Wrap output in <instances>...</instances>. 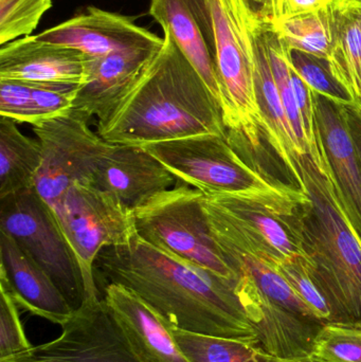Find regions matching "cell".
Instances as JSON below:
<instances>
[{
	"label": "cell",
	"instance_id": "cell-1",
	"mask_svg": "<svg viewBox=\"0 0 361 362\" xmlns=\"http://www.w3.org/2000/svg\"><path fill=\"white\" fill-rule=\"evenodd\" d=\"M97 279L131 289L178 329L260 344L237 296L239 280L182 261L138 234L126 245L101 251L95 261Z\"/></svg>",
	"mask_w": 361,
	"mask_h": 362
},
{
	"label": "cell",
	"instance_id": "cell-2",
	"mask_svg": "<svg viewBox=\"0 0 361 362\" xmlns=\"http://www.w3.org/2000/svg\"><path fill=\"white\" fill-rule=\"evenodd\" d=\"M95 125L108 144L125 146L227 136L220 103L167 33L133 88Z\"/></svg>",
	"mask_w": 361,
	"mask_h": 362
},
{
	"label": "cell",
	"instance_id": "cell-3",
	"mask_svg": "<svg viewBox=\"0 0 361 362\" xmlns=\"http://www.w3.org/2000/svg\"><path fill=\"white\" fill-rule=\"evenodd\" d=\"M307 266L331 310V322L361 327V242L326 172L309 154L297 157Z\"/></svg>",
	"mask_w": 361,
	"mask_h": 362
},
{
	"label": "cell",
	"instance_id": "cell-4",
	"mask_svg": "<svg viewBox=\"0 0 361 362\" xmlns=\"http://www.w3.org/2000/svg\"><path fill=\"white\" fill-rule=\"evenodd\" d=\"M307 195L294 185L239 194L203 196L214 240L223 253L250 255L277 266L304 257L303 206Z\"/></svg>",
	"mask_w": 361,
	"mask_h": 362
},
{
	"label": "cell",
	"instance_id": "cell-5",
	"mask_svg": "<svg viewBox=\"0 0 361 362\" xmlns=\"http://www.w3.org/2000/svg\"><path fill=\"white\" fill-rule=\"evenodd\" d=\"M214 30V59L228 138L258 150L263 131L256 95L254 33L260 17L250 0H208Z\"/></svg>",
	"mask_w": 361,
	"mask_h": 362
},
{
	"label": "cell",
	"instance_id": "cell-6",
	"mask_svg": "<svg viewBox=\"0 0 361 362\" xmlns=\"http://www.w3.org/2000/svg\"><path fill=\"white\" fill-rule=\"evenodd\" d=\"M203 193L178 181L133 210L138 235L156 248L223 278L239 276L214 240L203 204Z\"/></svg>",
	"mask_w": 361,
	"mask_h": 362
},
{
	"label": "cell",
	"instance_id": "cell-7",
	"mask_svg": "<svg viewBox=\"0 0 361 362\" xmlns=\"http://www.w3.org/2000/svg\"><path fill=\"white\" fill-rule=\"evenodd\" d=\"M52 211L80 267L84 301L100 299L95 261L103 249L126 245L137 234L133 210L91 183H76Z\"/></svg>",
	"mask_w": 361,
	"mask_h": 362
},
{
	"label": "cell",
	"instance_id": "cell-8",
	"mask_svg": "<svg viewBox=\"0 0 361 362\" xmlns=\"http://www.w3.org/2000/svg\"><path fill=\"white\" fill-rule=\"evenodd\" d=\"M142 146L178 181L205 195L248 193L282 185L244 158L229 142L228 135L205 134Z\"/></svg>",
	"mask_w": 361,
	"mask_h": 362
},
{
	"label": "cell",
	"instance_id": "cell-9",
	"mask_svg": "<svg viewBox=\"0 0 361 362\" xmlns=\"http://www.w3.org/2000/svg\"><path fill=\"white\" fill-rule=\"evenodd\" d=\"M90 120L71 108L32 125L42 156L34 189L52 210L71 185H93L100 163L114 148L90 129Z\"/></svg>",
	"mask_w": 361,
	"mask_h": 362
},
{
	"label": "cell",
	"instance_id": "cell-10",
	"mask_svg": "<svg viewBox=\"0 0 361 362\" xmlns=\"http://www.w3.org/2000/svg\"><path fill=\"white\" fill-rule=\"evenodd\" d=\"M0 231L14 238L55 283L73 310L84 302L82 274L52 209L34 187L0 199Z\"/></svg>",
	"mask_w": 361,
	"mask_h": 362
},
{
	"label": "cell",
	"instance_id": "cell-11",
	"mask_svg": "<svg viewBox=\"0 0 361 362\" xmlns=\"http://www.w3.org/2000/svg\"><path fill=\"white\" fill-rule=\"evenodd\" d=\"M61 335L34 346L35 362H143L103 298L85 300L61 327Z\"/></svg>",
	"mask_w": 361,
	"mask_h": 362
},
{
	"label": "cell",
	"instance_id": "cell-12",
	"mask_svg": "<svg viewBox=\"0 0 361 362\" xmlns=\"http://www.w3.org/2000/svg\"><path fill=\"white\" fill-rule=\"evenodd\" d=\"M315 131L324 168L361 242V167L343 104L313 91Z\"/></svg>",
	"mask_w": 361,
	"mask_h": 362
},
{
	"label": "cell",
	"instance_id": "cell-13",
	"mask_svg": "<svg viewBox=\"0 0 361 362\" xmlns=\"http://www.w3.org/2000/svg\"><path fill=\"white\" fill-rule=\"evenodd\" d=\"M42 42L61 45L99 57L136 49H158L163 37L140 27L134 18L88 6L84 12L36 34Z\"/></svg>",
	"mask_w": 361,
	"mask_h": 362
},
{
	"label": "cell",
	"instance_id": "cell-14",
	"mask_svg": "<svg viewBox=\"0 0 361 362\" xmlns=\"http://www.w3.org/2000/svg\"><path fill=\"white\" fill-rule=\"evenodd\" d=\"M237 293L246 315L258 332L261 346L281 361L309 359L314 340L324 325L307 320L263 295L239 274Z\"/></svg>",
	"mask_w": 361,
	"mask_h": 362
},
{
	"label": "cell",
	"instance_id": "cell-15",
	"mask_svg": "<svg viewBox=\"0 0 361 362\" xmlns=\"http://www.w3.org/2000/svg\"><path fill=\"white\" fill-rule=\"evenodd\" d=\"M88 76V57L61 45L25 36L0 49V78L40 84L82 86Z\"/></svg>",
	"mask_w": 361,
	"mask_h": 362
},
{
	"label": "cell",
	"instance_id": "cell-16",
	"mask_svg": "<svg viewBox=\"0 0 361 362\" xmlns=\"http://www.w3.org/2000/svg\"><path fill=\"white\" fill-rule=\"evenodd\" d=\"M148 14L172 36L220 105L213 21L208 0H150Z\"/></svg>",
	"mask_w": 361,
	"mask_h": 362
},
{
	"label": "cell",
	"instance_id": "cell-17",
	"mask_svg": "<svg viewBox=\"0 0 361 362\" xmlns=\"http://www.w3.org/2000/svg\"><path fill=\"white\" fill-rule=\"evenodd\" d=\"M0 282L18 308L63 327L74 310L49 274L27 255L12 236L0 231Z\"/></svg>",
	"mask_w": 361,
	"mask_h": 362
},
{
	"label": "cell",
	"instance_id": "cell-18",
	"mask_svg": "<svg viewBox=\"0 0 361 362\" xmlns=\"http://www.w3.org/2000/svg\"><path fill=\"white\" fill-rule=\"evenodd\" d=\"M177 182V178L143 146L125 144H114L93 180L95 187L112 194L131 210Z\"/></svg>",
	"mask_w": 361,
	"mask_h": 362
},
{
	"label": "cell",
	"instance_id": "cell-19",
	"mask_svg": "<svg viewBox=\"0 0 361 362\" xmlns=\"http://www.w3.org/2000/svg\"><path fill=\"white\" fill-rule=\"evenodd\" d=\"M159 49H136L104 57H88L87 81L76 91L73 108L90 119H103L133 88Z\"/></svg>",
	"mask_w": 361,
	"mask_h": 362
},
{
	"label": "cell",
	"instance_id": "cell-20",
	"mask_svg": "<svg viewBox=\"0 0 361 362\" xmlns=\"http://www.w3.org/2000/svg\"><path fill=\"white\" fill-rule=\"evenodd\" d=\"M104 301L143 362H189L161 317L123 285H104Z\"/></svg>",
	"mask_w": 361,
	"mask_h": 362
},
{
	"label": "cell",
	"instance_id": "cell-21",
	"mask_svg": "<svg viewBox=\"0 0 361 362\" xmlns=\"http://www.w3.org/2000/svg\"><path fill=\"white\" fill-rule=\"evenodd\" d=\"M266 25L260 19L254 33L256 42V95L262 119L263 131L271 148L284 163L295 180H298L297 157L302 155L292 127L288 122L280 98L279 90L273 78L266 40ZM298 185V183H297Z\"/></svg>",
	"mask_w": 361,
	"mask_h": 362
},
{
	"label": "cell",
	"instance_id": "cell-22",
	"mask_svg": "<svg viewBox=\"0 0 361 362\" xmlns=\"http://www.w3.org/2000/svg\"><path fill=\"white\" fill-rule=\"evenodd\" d=\"M332 44L329 63L337 80L361 104V4L335 2L330 6Z\"/></svg>",
	"mask_w": 361,
	"mask_h": 362
},
{
	"label": "cell",
	"instance_id": "cell-23",
	"mask_svg": "<svg viewBox=\"0 0 361 362\" xmlns=\"http://www.w3.org/2000/svg\"><path fill=\"white\" fill-rule=\"evenodd\" d=\"M42 161L38 140L23 135L16 121L0 117V199L35 187Z\"/></svg>",
	"mask_w": 361,
	"mask_h": 362
},
{
	"label": "cell",
	"instance_id": "cell-24",
	"mask_svg": "<svg viewBox=\"0 0 361 362\" xmlns=\"http://www.w3.org/2000/svg\"><path fill=\"white\" fill-rule=\"evenodd\" d=\"M165 325L189 362H285L256 342L193 333Z\"/></svg>",
	"mask_w": 361,
	"mask_h": 362
},
{
	"label": "cell",
	"instance_id": "cell-25",
	"mask_svg": "<svg viewBox=\"0 0 361 362\" xmlns=\"http://www.w3.org/2000/svg\"><path fill=\"white\" fill-rule=\"evenodd\" d=\"M224 255L239 276L244 274L247 276L263 295L302 318L324 325L315 313L295 293L276 266L250 255L235 253H224Z\"/></svg>",
	"mask_w": 361,
	"mask_h": 362
},
{
	"label": "cell",
	"instance_id": "cell-26",
	"mask_svg": "<svg viewBox=\"0 0 361 362\" xmlns=\"http://www.w3.org/2000/svg\"><path fill=\"white\" fill-rule=\"evenodd\" d=\"M269 27L288 48L329 59L332 44L330 8L278 18Z\"/></svg>",
	"mask_w": 361,
	"mask_h": 362
},
{
	"label": "cell",
	"instance_id": "cell-27",
	"mask_svg": "<svg viewBox=\"0 0 361 362\" xmlns=\"http://www.w3.org/2000/svg\"><path fill=\"white\" fill-rule=\"evenodd\" d=\"M266 40L268 47L269 59L273 78L279 90L280 98L285 110L288 122L296 138L297 144L302 154H309V141L305 134L304 124L297 105L296 98L292 90L290 80V66L288 59V47L278 37L277 34L271 29L269 23L266 25Z\"/></svg>",
	"mask_w": 361,
	"mask_h": 362
},
{
	"label": "cell",
	"instance_id": "cell-28",
	"mask_svg": "<svg viewBox=\"0 0 361 362\" xmlns=\"http://www.w3.org/2000/svg\"><path fill=\"white\" fill-rule=\"evenodd\" d=\"M288 59L292 69L311 87L312 90L343 105L357 103L349 89L337 80L328 59L288 47Z\"/></svg>",
	"mask_w": 361,
	"mask_h": 362
},
{
	"label": "cell",
	"instance_id": "cell-29",
	"mask_svg": "<svg viewBox=\"0 0 361 362\" xmlns=\"http://www.w3.org/2000/svg\"><path fill=\"white\" fill-rule=\"evenodd\" d=\"M309 359L315 362H361V327L326 323L314 340Z\"/></svg>",
	"mask_w": 361,
	"mask_h": 362
},
{
	"label": "cell",
	"instance_id": "cell-30",
	"mask_svg": "<svg viewBox=\"0 0 361 362\" xmlns=\"http://www.w3.org/2000/svg\"><path fill=\"white\" fill-rule=\"evenodd\" d=\"M52 0H0V44L1 46L31 35Z\"/></svg>",
	"mask_w": 361,
	"mask_h": 362
},
{
	"label": "cell",
	"instance_id": "cell-31",
	"mask_svg": "<svg viewBox=\"0 0 361 362\" xmlns=\"http://www.w3.org/2000/svg\"><path fill=\"white\" fill-rule=\"evenodd\" d=\"M276 268L290 283L295 293L315 313L317 318L324 325L330 323L332 317L330 308L309 272L307 259L304 257H288L278 264Z\"/></svg>",
	"mask_w": 361,
	"mask_h": 362
},
{
	"label": "cell",
	"instance_id": "cell-32",
	"mask_svg": "<svg viewBox=\"0 0 361 362\" xmlns=\"http://www.w3.org/2000/svg\"><path fill=\"white\" fill-rule=\"evenodd\" d=\"M0 361L33 350L19 318L18 305L4 283L0 282Z\"/></svg>",
	"mask_w": 361,
	"mask_h": 362
},
{
	"label": "cell",
	"instance_id": "cell-33",
	"mask_svg": "<svg viewBox=\"0 0 361 362\" xmlns=\"http://www.w3.org/2000/svg\"><path fill=\"white\" fill-rule=\"evenodd\" d=\"M34 122L53 118L73 108L78 86L31 83Z\"/></svg>",
	"mask_w": 361,
	"mask_h": 362
},
{
	"label": "cell",
	"instance_id": "cell-34",
	"mask_svg": "<svg viewBox=\"0 0 361 362\" xmlns=\"http://www.w3.org/2000/svg\"><path fill=\"white\" fill-rule=\"evenodd\" d=\"M0 117L33 124L31 83L0 78Z\"/></svg>",
	"mask_w": 361,
	"mask_h": 362
},
{
	"label": "cell",
	"instance_id": "cell-35",
	"mask_svg": "<svg viewBox=\"0 0 361 362\" xmlns=\"http://www.w3.org/2000/svg\"><path fill=\"white\" fill-rule=\"evenodd\" d=\"M335 2L339 0H279L278 18L319 12L330 8Z\"/></svg>",
	"mask_w": 361,
	"mask_h": 362
},
{
	"label": "cell",
	"instance_id": "cell-36",
	"mask_svg": "<svg viewBox=\"0 0 361 362\" xmlns=\"http://www.w3.org/2000/svg\"><path fill=\"white\" fill-rule=\"evenodd\" d=\"M343 110H345L350 133L353 138L356 151L360 157L361 167V104L354 103L350 104V105H343Z\"/></svg>",
	"mask_w": 361,
	"mask_h": 362
},
{
	"label": "cell",
	"instance_id": "cell-37",
	"mask_svg": "<svg viewBox=\"0 0 361 362\" xmlns=\"http://www.w3.org/2000/svg\"><path fill=\"white\" fill-rule=\"evenodd\" d=\"M256 14L264 23H271L278 18L279 0H250Z\"/></svg>",
	"mask_w": 361,
	"mask_h": 362
},
{
	"label": "cell",
	"instance_id": "cell-38",
	"mask_svg": "<svg viewBox=\"0 0 361 362\" xmlns=\"http://www.w3.org/2000/svg\"><path fill=\"white\" fill-rule=\"evenodd\" d=\"M0 362H35L30 357L29 352L18 356L11 357V358L1 359Z\"/></svg>",
	"mask_w": 361,
	"mask_h": 362
},
{
	"label": "cell",
	"instance_id": "cell-39",
	"mask_svg": "<svg viewBox=\"0 0 361 362\" xmlns=\"http://www.w3.org/2000/svg\"><path fill=\"white\" fill-rule=\"evenodd\" d=\"M339 1L355 2V4H361V0H339Z\"/></svg>",
	"mask_w": 361,
	"mask_h": 362
},
{
	"label": "cell",
	"instance_id": "cell-40",
	"mask_svg": "<svg viewBox=\"0 0 361 362\" xmlns=\"http://www.w3.org/2000/svg\"><path fill=\"white\" fill-rule=\"evenodd\" d=\"M285 362H315V361H311V359H307V361H285Z\"/></svg>",
	"mask_w": 361,
	"mask_h": 362
}]
</instances>
